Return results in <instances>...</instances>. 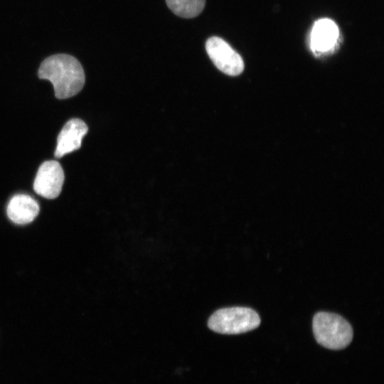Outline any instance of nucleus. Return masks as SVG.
<instances>
[{"label": "nucleus", "mask_w": 384, "mask_h": 384, "mask_svg": "<svg viewBox=\"0 0 384 384\" xmlns=\"http://www.w3.org/2000/svg\"><path fill=\"white\" fill-rule=\"evenodd\" d=\"M314 338L321 346L341 350L348 346L353 336L351 324L341 316L325 311L316 313L312 321Z\"/></svg>", "instance_id": "2"}, {"label": "nucleus", "mask_w": 384, "mask_h": 384, "mask_svg": "<svg viewBox=\"0 0 384 384\" xmlns=\"http://www.w3.org/2000/svg\"><path fill=\"white\" fill-rule=\"evenodd\" d=\"M38 74L39 78L51 82L58 99L77 95L83 87L85 80L80 62L68 54L48 57L41 64Z\"/></svg>", "instance_id": "1"}, {"label": "nucleus", "mask_w": 384, "mask_h": 384, "mask_svg": "<svg viewBox=\"0 0 384 384\" xmlns=\"http://www.w3.org/2000/svg\"><path fill=\"white\" fill-rule=\"evenodd\" d=\"M260 318L253 309L233 306L215 311L209 318L208 326L212 331L222 334H240L257 328Z\"/></svg>", "instance_id": "3"}, {"label": "nucleus", "mask_w": 384, "mask_h": 384, "mask_svg": "<svg viewBox=\"0 0 384 384\" xmlns=\"http://www.w3.org/2000/svg\"><path fill=\"white\" fill-rule=\"evenodd\" d=\"M87 131L88 128L82 120L77 118L70 119L64 125L58 137L55 157L60 158L78 149Z\"/></svg>", "instance_id": "7"}, {"label": "nucleus", "mask_w": 384, "mask_h": 384, "mask_svg": "<svg viewBox=\"0 0 384 384\" xmlns=\"http://www.w3.org/2000/svg\"><path fill=\"white\" fill-rule=\"evenodd\" d=\"M38 213V203L25 194L15 195L7 206L8 217L16 224L23 225L32 222Z\"/></svg>", "instance_id": "8"}, {"label": "nucleus", "mask_w": 384, "mask_h": 384, "mask_svg": "<svg viewBox=\"0 0 384 384\" xmlns=\"http://www.w3.org/2000/svg\"><path fill=\"white\" fill-rule=\"evenodd\" d=\"M166 2L174 14L186 18L199 15L206 4V0H166Z\"/></svg>", "instance_id": "9"}, {"label": "nucleus", "mask_w": 384, "mask_h": 384, "mask_svg": "<svg viewBox=\"0 0 384 384\" xmlns=\"http://www.w3.org/2000/svg\"><path fill=\"white\" fill-rule=\"evenodd\" d=\"M338 36L339 29L332 20L322 18L317 21L313 26L310 38L313 53L319 55L332 50L337 44Z\"/></svg>", "instance_id": "6"}, {"label": "nucleus", "mask_w": 384, "mask_h": 384, "mask_svg": "<svg viewBox=\"0 0 384 384\" xmlns=\"http://www.w3.org/2000/svg\"><path fill=\"white\" fill-rule=\"evenodd\" d=\"M206 50L215 67L223 73L236 76L243 71L242 57L221 38H209L206 43Z\"/></svg>", "instance_id": "4"}, {"label": "nucleus", "mask_w": 384, "mask_h": 384, "mask_svg": "<svg viewBox=\"0 0 384 384\" xmlns=\"http://www.w3.org/2000/svg\"><path fill=\"white\" fill-rule=\"evenodd\" d=\"M64 178L63 170L57 161H46L38 169L33 189L46 198H55L61 192Z\"/></svg>", "instance_id": "5"}]
</instances>
